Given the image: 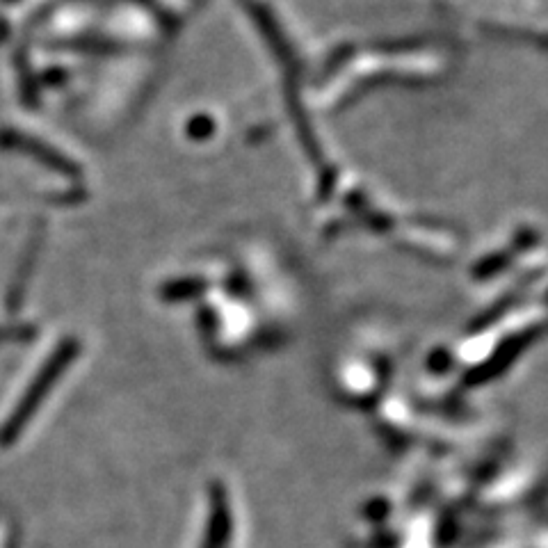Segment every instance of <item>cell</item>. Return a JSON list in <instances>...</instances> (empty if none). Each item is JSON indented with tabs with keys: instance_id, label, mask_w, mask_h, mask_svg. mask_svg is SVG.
Masks as SVG:
<instances>
[{
	"instance_id": "6da1fadb",
	"label": "cell",
	"mask_w": 548,
	"mask_h": 548,
	"mask_svg": "<svg viewBox=\"0 0 548 548\" xmlns=\"http://www.w3.org/2000/svg\"><path fill=\"white\" fill-rule=\"evenodd\" d=\"M76 352H78L76 343H67L46 361V366L42 368V373L37 375V380L30 384L26 396L21 398V402L16 405V409L12 411L10 418H7L5 425L0 427V448L12 446V443H16V439L21 437V432L26 430L32 414H35L37 407L42 405V400L46 398V393L53 389V384L60 380L64 368H67L69 361L76 357Z\"/></svg>"
}]
</instances>
